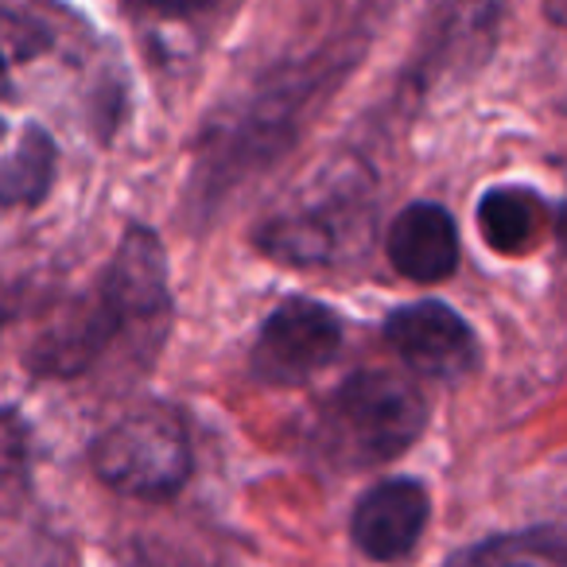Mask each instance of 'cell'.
Listing matches in <instances>:
<instances>
[{"mask_svg": "<svg viewBox=\"0 0 567 567\" xmlns=\"http://www.w3.org/2000/svg\"><path fill=\"white\" fill-rule=\"evenodd\" d=\"M90 463L97 478L117 494L164 502L179 494L190 478L187 424L164 404H144L97 435Z\"/></svg>", "mask_w": 567, "mask_h": 567, "instance_id": "obj_3", "label": "cell"}, {"mask_svg": "<svg viewBox=\"0 0 567 567\" xmlns=\"http://www.w3.org/2000/svg\"><path fill=\"white\" fill-rule=\"evenodd\" d=\"M447 567H567L564 528L540 525L525 528V533L489 536V540L455 551Z\"/></svg>", "mask_w": 567, "mask_h": 567, "instance_id": "obj_10", "label": "cell"}, {"mask_svg": "<svg viewBox=\"0 0 567 567\" xmlns=\"http://www.w3.org/2000/svg\"><path fill=\"white\" fill-rule=\"evenodd\" d=\"M427 427V401L420 385L396 373L365 370L342 381L316 416V447L334 466H381L401 458Z\"/></svg>", "mask_w": 567, "mask_h": 567, "instance_id": "obj_2", "label": "cell"}, {"mask_svg": "<svg viewBox=\"0 0 567 567\" xmlns=\"http://www.w3.org/2000/svg\"><path fill=\"white\" fill-rule=\"evenodd\" d=\"M148 4H156L164 12H190V9H203L206 0H148Z\"/></svg>", "mask_w": 567, "mask_h": 567, "instance_id": "obj_14", "label": "cell"}, {"mask_svg": "<svg viewBox=\"0 0 567 567\" xmlns=\"http://www.w3.org/2000/svg\"><path fill=\"white\" fill-rule=\"evenodd\" d=\"M370 206L354 187H331L296 206H284L257 226V249L280 265H334L362 249Z\"/></svg>", "mask_w": 567, "mask_h": 567, "instance_id": "obj_4", "label": "cell"}, {"mask_svg": "<svg viewBox=\"0 0 567 567\" xmlns=\"http://www.w3.org/2000/svg\"><path fill=\"white\" fill-rule=\"evenodd\" d=\"M167 257L152 229L128 226L113 249L94 296L82 300L59 327H51L28 354L35 378L74 381L94 373L121 342H156L167 327Z\"/></svg>", "mask_w": 567, "mask_h": 567, "instance_id": "obj_1", "label": "cell"}, {"mask_svg": "<svg viewBox=\"0 0 567 567\" xmlns=\"http://www.w3.org/2000/svg\"><path fill=\"white\" fill-rule=\"evenodd\" d=\"M389 347L412 373L427 381H458L478 362V339L455 308L440 300H420L396 308L385 323Z\"/></svg>", "mask_w": 567, "mask_h": 567, "instance_id": "obj_6", "label": "cell"}, {"mask_svg": "<svg viewBox=\"0 0 567 567\" xmlns=\"http://www.w3.org/2000/svg\"><path fill=\"white\" fill-rule=\"evenodd\" d=\"M51 167H55V148H51L48 133L28 128L17 152L0 164V203H40L48 195Z\"/></svg>", "mask_w": 567, "mask_h": 567, "instance_id": "obj_11", "label": "cell"}, {"mask_svg": "<svg viewBox=\"0 0 567 567\" xmlns=\"http://www.w3.org/2000/svg\"><path fill=\"white\" fill-rule=\"evenodd\" d=\"M389 265L412 284H440L458 268V229L440 203H412L389 221Z\"/></svg>", "mask_w": 567, "mask_h": 567, "instance_id": "obj_8", "label": "cell"}, {"mask_svg": "<svg viewBox=\"0 0 567 567\" xmlns=\"http://www.w3.org/2000/svg\"><path fill=\"white\" fill-rule=\"evenodd\" d=\"M548 203L528 187H494L478 203L482 237L494 252L525 257L548 234Z\"/></svg>", "mask_w": 567, "mask_h": 567, "instance_id": "obj_9", "label": "cell"}, {"mask_svg": "<svg viewBox=\"0 0 567 567\" xmlns=\"http://www.w3.org/2000/svg\"><path fill=\"white\" fill-rule=\"evenodd\" d=\"M505 0H447V32L451 35H478L497 20Z\"/></svg>", "mask_w": 567, "mask_h": 567, "instance_id": "obj_13", "label": "cell"}, {"mask_svg": "<svg viewBox=\"0 0 567 567\" xmlns=\"http://www.w3.org/2000/svg\"><path fill=\"white\" fill-rule=\"evenodd\" d=\"M342 347V319L327 303L296 296L265 319L252 342L249 370L265 385H303L334 362Z\"/></svg>", "mask_w": 567, "mask_h": 567, "instance_id": "obj_5", "label": "cell"}, {"mask_svg": "<svg viewBox=\"0 0 567 567\" xmlns=\"http://www.w3.org/2000/svg\"><path fill=\"white\" fill-rule=\"evenodd\" d=\"M28 471V427L12 409H0V482L24 478Z\"/></svg>", "mask_w": 567, "mask_h": 567, "instance_id": "obj_12", "label": "cell"}, {"mask_svg": "<svg viewBox=\"0 0 567 567\" xmlns=\"http://www.w3.org/2000/svg\"><path fill=\"white\" fill-rule=\"evenodd\" d=\"M432 517L427 489L416 478H385L370 486L354 505L350 540L378 564H396L420 544Z\"/></svg>", "mask_w": 567, "mask_h": 567, "instance_id": "obj_7", "label": "cell"}]
</instances>
